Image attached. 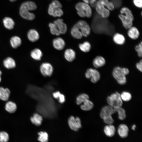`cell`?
<instances>
[{
  "mask_svg": "<svg viewBox=\"0 0 142 142\" xmlns=\"http://www.w3.org/2000/svg\"><path fill=\"white\" fill-rule=\"evenodd\" d=\"M100 19L93 18L91 27L93 31L98 34H104L109 36L113 35L115 31L114 26L106 18L100 17Z\"/></svg>",
  "mask_w": 142,
  "mask_h": 142,
  "instance_id": "6da1fadb",
  "label": "cell"
},
{
  "mask_svg": "<svg viewBox=\"0 0 142 142\" xmlns=\"http://www.w3.org/2000/svg\"><path fill=\"white\" fill-rule=\"evenodd\" d=\"M95 7L98 15L104 18L109 17L110 11H112L115 8L113 3L109 0H98Z\"/></svg>",
  "mask_w": 142,
  "mask_h": 142,
  "instance_id": "7a4b0ae2",
  "label": "cell"
},
{
  "mask_svg": "<svg viewBox=\"0 0 142 142\" xmlns=\"http://www.w3.org/2000/svg\"><path fill=\"white\" fill-rule=\"evenodd\" d=\"M37 8L36 4L34 2L28 1L23 2L21 5L19 13L23 18L28 20L34 19L35 16L33 13L30 12L31 11L36 10Z\"/></svg>",
  "mask_w": 142,
  "mask_h": 142,
  "instance_id": "3957f363",
  "label": "cell"
},
{
  "mask_svg": "<svg viewBox=\"0 0 142 142\" xmlns=\"http://www.w3.org/2000/svg\"><path fill=\"white\" fill-rule=\"evenodd\" d=\"M120 12L118 17L125 28L128 29L133 26L134 17L132 13L129 8L126 7L121 8Z\"/></svg>",
  "mask_w": 142,
  "mask_h": 142,
  "instance_id": "277c9868",
  "label": "cell"
},
{
  "mask_svg": "<svg viewBox=\"0 0 142 142\" xmlns=\"http://www.w3.org/2000/svg\"><path fill=\"white\" fill-rule=\"evenodd\" d=\"M129 72V69L126 68L117 66L113 69L112 75L118 84L124 85L126 82V75L128 74Z\"/></svg>",
  "mask_w": 142,
  "mask_h": 142,
  "instance_id": "5b68a950",
  "label": "cell"
},
{
  "mask_svg": "<svg viewBox=\"0 0 142 142\" xmlns=\"http://www.w3.org/2000/svg\"><path fill=\"white\" fill-rule=\"evenodd\" d=\"M78 15L82 18H90L92 16V11L89 4L84 2H79L75 6Z\"/></svg>",
  "mask_w": 142,
  "mask_h": 142,
  "instance_id": "8992f818",
  "label": "cell"
},
{
  "mask_svg": "<svg viewBox=\"0 0 142 142\" xmlns=\"http://www.w3.org/2000/svg\"><path fill=\"white\" fill-rule=\"evenodd\" d=\"M48 12L50 15L54 17H60L63 14L60 4L56 0H53L49 4Z\"/></svg>",
  "mask_w": 142,
  "mask_h": 142,
  "instance_id": "52a82bcc",
  "label": "cell"
},
{
  "mask_svg": "<svg viewBox=\"0 0 142 142\" xmlns=\"http://www.w3.org/2000/svg\"><path fill=\"white\" fill-rule=\"evenodd\" d=\"M107 101L109 105L114 108L121 107L123 104L120 94L117 92L108 97Z\"/></svg>",
  "mask_w": 142,
  "mask_h": 142,
  "instance_id": "ba28073f",
  "label": "cell"
},
{
  "mask_svg": "<svg viewBox=\"0 0 142 142\" xmlns=\"http://www.w3.org/2000/svg\"><path fill=\"white\" fill-rule=\"evenodd\" d=\"M75 24L82 33L83 36L87 37L89 35L91 32V27L85 21L80 20Z\"/></svg>",
  "mask_w": 142,
  "mask_h": 142,
  "instance_id": "9c48e42d",
  "label": "cell"
},
{
  "mask_svg": "<svg viewBox=\"0 0 142 142\" xmlns=\"http://www.w3.org/2000/svg\"><path fill=\"white\" fill-rule=\"evenodd\" d=\"M54 69L52 65L48 62L43 63L40 67L41 74L44 77H50L53 73Z\"/></svg>",
  "mask_w": 142,
  "mask_h": 142,
  "instance_id": "30bf717a",
  "label": "cell"
},
{
  "mask_svg": "<svg viewBox=\"0 0 142 142\" xmlns=\"http://www.w3.org/2000/svg\"><path fill=\"white\" fill-rule=\"evenodd\" d=\"M85 75V77L88 79H90L91 82L93 83L97 82L100 78V74L98 71L91 68L87 69Z\"/></svg>",
  "mask_w": 142,
  "mask_h": 142,
  "instance_id": "8fae6325",
  "label": "cell"
},
{
  "mask_svg": "<svg viewBox=\"0 0 142 142\" xmlns=\"http://www.w3.org/2000/svg\"><path fill=\"white\" fill-rule=\"evenodd\" d=\"M68 122L70 128L75 131H78L82 127L80 119L78 117L70 116L68 119Z\"/></svg>",
  "mask_w": 142,
  "mask_h": 142,
  "instance_id": "7c38bea8",
  "label": "cell"
},
{
  "mask_svg": "<svg viewBox=\"0 0 142 142\" xmlns=\"http://www.w3.org/2000/svg\"><path fill=\"white\" fill-rule=\"evenodd\" d=\"M115 112L114 108L109 105L102 108L100 112V115L101 118L104 120L112 117V115Z\"/></svg>",
  "mask_w": 142,
  "mask_h": 142,
  "instance_id": "4fadbf2b",
  "label": "cell"
},
{
  "mask_svg": "<svg viewBox=\"0 0 142 142\" xmlns=\"http://www.w3.org/2000/svg\"><path fill=\"white\" fill-rule=\"evenodd\" d=\"M52 45L56 50H61L64 49L65 45L64 40L62 38L58 37L54 39L52 41Z\"/></svg>",
  "mask_w": 142,
  "mask_h": 142,
  "instance_id": "5bb4252c",
  "label": "cell"
},
{
  "mask_svg": "<svg viewBox=\"0 0 142 142\" xmlns=\"http://www.w3.org/2000/svg\"><path fill=\"white\" fill-rule=\"evenodd\" d=\"M53 23L57 26L60 34H64L66 33L67 30V26L66 24L64 22L62 19H57L54 21Z\"/></svg>",
  "mask_w": 142,
  "mask_h": 142,
  "instance_id": "9a60e30c",
  "label": "cell"
},
{
  "mask_svg": "<svg viewBox=\"0 0 142 142\" xmlns=\"http://www.w3.org/2000/svg\"><path fill=\"white\" fill-rule=\"evenodd\" d=\"M76 53L73 49L69 48L66 49L64 53V57L65 60L69 62L73 61L75 59Z\"/></svg>",
  "mask_w": 142,
  "mask_h": 142,
  "instance_id": "2e32d148",
  "label": "cell"
},
{
  "mask_svg": "<svg viewBox=\"0 0 142 142\" xmlns=\"http://www.w3.org/2000/svg\"><path fill=\"white\" fill-rule=\"evenodd\" d=\"M129 131L128 126L124 124L120 125L118 127L117 130L118 134L122 138H125L128 136Z\"/></svg>",
  "mask_w": 142,
  "mask_h": 142,
  "instance_id": "e0dca14e",
  "label": "cell"
},
{
  "mask_svg": "<svg viewBox=\"0 0 142 142\" xmlns=\"http://www.w3.org/2000/svg\"><path fill=\"white\" fill-rule=\"evenodd\" d=\"M28 39L32 42H35L39 39L40 36L38 32L36 30L31 29L29 30L27 33Z\"/></svg>",
  "mask_w": 142,
  "mask_h": 142,
  "instance_id": "ac0fdd59",
  "label": "cell"
},
{
  "mask_svg": "<svg viewBox=\"0 0 142 142\" xmlns=\"http://www.w3.org/2000/svg\"><path fill=\"white\" fill-rule=\"evenodd\" d=\"M128 29V35L130 38L133 39H136L138 38L140 33L136 27L132 26Z\"/></svg>",
  "mask_w": 142,
  "mask_h": 142,
  "instance_id": "d6986e66",
  "label": "cell"
},
{
  "mask_svg": "<svg viewBox=\"0 0 142 142\" xmlns=\"http://www.w3.org/2000/svg\"><path fill=\"white\" fill-rule=\"evenodd\" d=\"M115 128L112 124H107L104 129V131L105 134L109 137L113 136L115 133Z\"/></svg>",
  "mask_w": 142,
  "mask_h": 142,
  "instance_id": "ffe728a7",
  "label": "cell"
},
{
  "mask_svg": "<svg viewBox=\"0 0 142 142\" xmlns=\"http://www.w3.org/2000/svg\"><path fill=\"white\" fill-rule=\"evenodd\" d=\"M10 91L8 88L0 87V99L4 101L8 100L10 94Z\"/></svg>",
  "mask_w": 142,
  "mask_h": 142,
  "instance_id": "44dd1931",
  "label": "cell"
},
{
  "mask_svg": "<svg viewBox=\"0 0 142 142\" xmlns=\"http://www.w3.org/2000/svg\"><path fill=\"white\" fill-rule=\"evenodd\" d=\"M105 63V60L103 57L98 56L94 59L93 64L95 68H97L104 66Z\"/></svg>",
  "mask_w": 142,
  "mask_h": 142,
  "instance_id": "7402d4cb",
  "label": "cell"
},
{
  "mask_svg": "<svg viewBox=\"0 0 142 142\" xmlns=\"http://www.w3.org/2000/svg\"><path fill=\"white\" fill-rule=\"evenodd\" d=\"M43 120L42 116L36 113H34L30 118V120L32 123L37 126H39L41 125Z\"/></svg>",
  "mask_w": 142,
  "mask_h": 142,
  "instance_id": "603a6c76",
  "label": "cell"
},
{
  "mask_svg": "<svg viewBox=\"0 0 142 142\" xmlns=\"http://www.w3.org/2000/svg\"><path fill=\"white\" fill-rule=\"evenodd\" d=\"M30 55L33 59L39 61L41 60L43 53L40 49L35 48L31 51Z\"/></svg>",
  "mask_w": 142,
  "mask_h": 142,
  "instance_id": "cb8c5ba5",
  "label": "cell"
},
{
  "mask_svg": "<svg viewBox=\"0 0 142 142\" xmlns=\"http://www.w3.org/2000/svg\"><path fill=\"white\" fill-rule=\"evenodd\" d=\"M3 22L4 26L7 29L12 30L13 28L15 23L11 17H5L3 19Z\"/></svg>",
  "mask_w": 142,
  "mask_h": 142,
  "instance_id": "d4e9b609",
  "label": "cell"
},
{
  "mask_svg": "<svg viewBox=\"0 0 142 142\" xmlns=\"http://www.w3.org/2000/svg\"><path fill=\"white\" fill-rule=\"evenodd\" d=\"M70 34L72 37L77 39H82L83 37L82 33L75 24L73 26L71 29Z\"/></svg>",
  "mask_w": 142,
  "mask_h": 142,
  "instance_id": "484cf974",
  "label": "cell"
},
{
  "mask_svg": "<svg viewBox=\"0 0 142 142\" xmlns=\"http://www.w3.org/2000/svg\"><path fill=\"white\" fill-rule=\"evenodd\" d=\"M113 39L116 44L122 45L125 43V39L124 36L119 33H116L113 34Z\"/></svg>",
  "mask_w": 142,
  "mask_h": 142,
  "instance_id": "4316f807",
  "label": "cell"
},
{
  "mask_svg": "<svg viewBox=\"0 0 142 142\" xmlns=\"http://www.w3.org/2000/svg\"><path fill=\"white\" fill-rule=\"evenodd\" d=\"M3 64L4 67L8 69L13 68L16 66V63L12 58L8 57L3 61Z\"/></svg>",
  "mask_w": 142,
  "mask_h": 142,
  "instance_id": "83f0119b",
  "label": "cell"
},
{
  "mask_svg": "<svg viewBox=\"0 0 142 142\" xmlns=\"http://www.w3.org/2000/svg\"><path fill=\"white\" fill-rule=\"evenodd\" d=\"M5 108L6 110L8 113H13L16 111L17 106L15 103L11 101H9L6 104Z\"/></svg>",
  "mask_w": 142,
  "mask_h": 142,
  "instance_id": "f1b7e54d",
  "label": "cell"
},
{
  "mask_svg": "<svg viewBox=\"0 0 142 142\" xmlns=\"http://www.w3.org/2000/svg\"><path fill=\"white\" fill-rule=\"evenodd\" d=\"M21 40L20 38L17 36L12 37L10 40L11 45L14 48H16L21 44Z\"/></svg>",
  "mask_w": 142,
  "mask_h": 142,
  "instance_id": "f546056e",
  "label": "cell"
},
{
  "mask_svg": "<svg viewBox=\"0 0 142 142\" xmlns=\"http://www.w3.org/2000/svg\"><path fill=\"white\" fill-rule=\"evenodd\" d=\"M81 105V109L84 111H89L91 110L93 108L94 104L89 99L85 101Z\"/></svg>",
  "mask_w": 142,
  "mask_h": 142,
  "instance_id": "4dcf8cb0",
  "label": "cell"
},
{
  "mask_svg": "<svg viewBox=\"0 0 142 142\" xmlns=\"http://www.w3.org/2000/svg\"><path fill=\"white\" fill-rule=\"evenodd\" d=\"M78 47L81 51L85 53L89 52L91 48L90 43L87 41H85L82 43L79 44Z\"/></svg>",
  "mask_w": 142,
  "mask_h": 142,
  "instance_id": "1f68e13d",
  "label": "cell"
},
{
  "mask_svg": "<svg viewBox=\"0 0 142 142\" xmlns=\"http://www.w3.org/2000/svg\"><path fill=\"white\" fill-rule=\"evenodd\" d=\"M50 33L53 35L59 36L60 33L56 25L53 23H49L48 25Z\"/></svg>",
  "mask_w": 142,
  "mask_h": 142,
  "instance_id": "d6a6232c",
  "label": "cell"
},
{
  "mask_svg": "<svg viewBox=\"0 0 142 142\" xmlns=\"http://www.w3.org/2000/svg\"><path fill=\"white\" fill-rule=\"evenodd\" d=\"M89 99V97L88 95L85 93H82L77 97L76 99V103L77 105H80Z\"/></svg>",
  "mask_w": 142,
  "mask_h": 142,
  "instance_id": "836d02e7",
  "label": "cell"
},
{
  "mask_svg": "<svg viewBox=\"0 0 142 142\" xmlns=\"http://www.w3.org/2000/svg\"><path fill=\"white\" fill-rule=\"evenodd\" d=\"M38 140L40 142H47L48 139V133L45 131H41L38 133Z\"/></svg>",
  "mask_w": 142,
  "mask_h": 142,
  "instance_id": "e575fe53",
  "label": "cell"
},
{
  "mask_svg": "<svg viewBox=\"0 0 142 142\" xmlns=\"http://www.w3.org/2000/svg\"><path fill=\"white\" fill-rule=\"evenodd\" d=\"M116 112H117L119 119L121 120H124L126 118L125 111L124 109L121 107L114 108Z\"/></svg>",
  "mask_w": 142,
  "mask_h": 142,
  "instance_id": "d590c367",
  "label": "cell"
},
{
  "mask_svg": "<svg viewBox=\"0 0 142 142\" xmlns=\"http://www.w3.org/2000/svg\"><path fill=\"white\" fill-rule=\"evenodd\" d=\"M9 139L8 134L5 131H0V142H8Z\"/></svg>",
  "mask_w": 142,
  "mask_h": 142,
  "instance_id": "8d00e7d4",
  "label": "cell"
},
{
  "mask_svg": "<svg viewBox=\"0 0 142 142\" xmlns=\"http://www.w3.org/2000/svg\"><path fill=\"white\" fill-rule=\"evenodd\" d=\"M120 96L122 101L125 102L129 101L132 98V96L131 94L126 91L122 92L120 94Z\"/></svg>",
  "mask_w": 142,
  "mask_h": 142,
  "instance_id": "74e56055",
  "label": "cell"
},
{
  "mask_svg": "<svg viewBox=\"0 0 142 142\" xmlns=\"http://www.w3.org/2000/svg\"><path fill=\"white\" fill-rule=\"evenodd\" d=\"M135 50L137 52L138 56L141 57L142 56V42L141 41L138 45H136L135 48Z\"/></svg>",
  "mask_w": 142,
  "mask_h": 142,
  "instance_id": "f35d334b",
  "label": "cell"
},
{
  "mask_svg": "<svg viewBox=\"0 0 142 142\" xmlns=\"http://www.w3.org/2000/svg\"><path fill=\"white\" fill-rule=\"evenodd\" d=\"M110 1L114 5L115 8H119L122 4V0H111Z\"/></svg>",
  "mask_w": 142,
  "mask_h": 142,
  "instance_id": "ab89813d",
  "label": "cell"
},
{
  "mask_svg": "<svg viewBox=\"0 0 142 142\" xmlns=\"http://www.w3.org/2000/svg\"><path fill=\"white\" fill-rule=\"evenodd\" d=\"M134 5L138 8H141L142 7V0H133Z\"/></svg>",
  "mask_w": 142,
  "mask_h": 142,
  "instance_id": "60d3db41",
  "label": "cell"
},
{
  "mask_svg": "<svg viewBox=\"0 0 142 142\" xmlns=\"http://www.w3.org/2000/svg\"><path fill=\"white\" fill-rule=\"evenodd\" d=\"M58 99L59 102L60 103H64L65 101V97L63 94H60Z\"/></svg>",
  "mask_w": 142,
  "mask_h": 142,
  "instance_id": "b9f144b4",
  "label": "cell"
},
{
  "mask_svg": "<svg viewBox=\"0 0 142 142\" xmlns=\"http://www.w3.org/2000/svg\"><path fill=\"white\" fill-rule=\"evenodd\" d=\"M136 66L137 68L139 71L141 72L142 71V60H140L139 62L136 63Z\"/></svg>",
  "mask_w": 142,
  "mask_h": 142,
  "instance_id": "7bdbcfd3",
  "label": "cell"
},
{
  "mask_svg": "<svg viewBox=\"0 0 142 142\" xmlns=\"http://www.w3.org/2000/svg\"><path fill=\"white\" fill-rule=\"evenodd\" d=\"M60 93L58 91H57L53 92V93L52 95L53 97L55 99H58Z\"/></svg>",
  "mask_w": 142,
  "mask_h": 142,
  "instance_id": "ee69618b",
  "label": "cell"
},
{
  "mask_svg": "<svg viewBox=\"0 0 142 142\" xmlns=\"http://www.w3.org/2000/svg\"><path fill=\"white\" fill-rule=\"evenodd\" d=\"M97 0H90L89 4L92 7H95L96 3Z\"/></svg>",
  "mask_w": 142,
  "mask_h": 142,
  "instance_id": "f6af8a7d",
  "label": "cell"
},
{
  "mask_svg": "<svg viewBox=\"0 0 142 142\" xmlns=\"http://www.w3.org/2000/svg\"><path fill=\"white\" fill-rule=\"evenodd\" d=\"M82 1L83 2L89 4L90 0H82Z\"/></svg>",
  "mask_w": 142,
  "mask_h": 142,
  "instance_id": "bcb514c9",
  "label": "cell"
},
{
  "mask_svg": "<svg viewBox=\"0 0 142 142\" xmlns=\"http://www.w3.org/2000/svg\"><path fill=\"white\" fill-rule=\"evenodd\" d=\"M136 127V126L135 125H133L132 126V129L134 130H135Z\"/></svg>",
  "mask_w": 142,
  "mask_h": 142,
  "instance_id": "7dc6e473",
  "label": "cell"
},
{
  "mask_svg": "<svg viewBox=\"0 0 142 142\" xmlns=\"http://www.w3.org/2000/svg\"><path fill=\"white\" fill-rule=\"evenodd\" d=\"M2 74L1 71L0 70V83L1 82V75Z\"/></svg>",
  "mask_w": 142,
  "mask_h": 142,
  "instance_id": "c3c4849f",
  "label": "cell"
},
{
  "mask_svg": "<svg viewBox=\"0 0 142 142\" xmlns=\"http://www.w3.org/2000/svg\"><path fill=\"white\" fill-rule=\"evenodd\" d=\"M9 0L11 2H14L16 1L17 0Z\"/></svg>",
  "mask_w": 142,
  "mask_h": 142,
  "instance_id": "681fc988",
  "label": "cell"
}]
</instances>
